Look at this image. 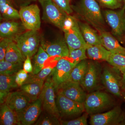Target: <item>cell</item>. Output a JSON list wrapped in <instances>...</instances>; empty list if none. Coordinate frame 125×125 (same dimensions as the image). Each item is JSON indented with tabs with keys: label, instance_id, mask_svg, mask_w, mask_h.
Segmentation results:
<instances>
[{
	"label": "cell",
	"instance_id": "1",
	"mask_svg": "<svg viewBox=\"0 0 125 125\" xmlns=\"http://www.w3.org/2000/svg\"><path fill=\"white\" fill-rule=\"evenodd\" d=\"M71 7L73 11L99 33L105 31L106 22L96 0H80Z\"/></svg>",
	"mask_w": 125,
	"mask_h": 125
},
{
	"label": "cell",
	"instance_id": "2",
	"mask_svg": "<svg viewBox=\"0 0 125 125\" xmlns=\"http://www.w3.org/2000/svg\"><path fill=\"white\" fill-rule=\"evenodd\" d=\"M114 101L108 94L98 91L87 94L83 103L85 112L89 115L102 113L113 106Z\"/></svg>",
	"mask_w": 125,
	"mask_h": 125
},
{
	"label": "cell",
	"instance_id": "3",
	"mask_svg": "<svg viewBox=\"0 0 125 125\" xmlns=\"http://www.w3.org/2000/svg\"><path fill=\"white\" fill-rule=\"evenodd\" d=\"M38 31L28 30L16 36L13 41L25 57L30 58L37 52L40 42Z\"/></svg>",
	"mask_w": 125,
	"mask_h": 125
},
{
	"label": "cell",
	"instance_id": "4",
	"mask_svg": "<svg viewBox=\"0 0 125 125\" xmlns=\"http://www.w3.org/2000/svg\"><path fill=\"white\" fill-rule=\"evenodd\" d=\"M56 101L60 118L74 119L85 112L83 104L71 100L61 94L57 93Z\"/></svg>",
	"mask_w": 125,
	"mask_h": 125
},
{
	"label": "cell",
	"instance_id": "5",
	"mask_svg": "<svg viewBox=\"0 0 125 125\" xmlns=\"http://www.w3.org/2000/svg\"><path fill=\"white\" fill-rule=\"evenodd\" d=\"M43 10L42 19L62 30L65 19L68 15L52 0H38Z\"/></svg>",
	"mask_w": 125,
	"mask_h": 125
},
{
	"label": "cell",
	"instance_id": "6",
	"mask_svg": "<svg viewBox=\"0 0 125 125\" xmlns=\"http://www.w3.org/2000/svg\"><path fill=\"white\" fill-rule=\"evenodd\" d=\"M92 125H125V113L120 106H116L105 113L90 115Z\"/></svg>",
	"mask_w": 125,
	"mask_h": 125
},
{
	"label": "cell",
	"instance_id": "7",
	"mask_svg": "<svg viewBox=\"0 0 125 125\" xmlns=\"http://www.w3.org/2000/svg\"><path fill=\"white\" fill-rule=\"evenodd\" d=\"M120 72L113 67H106L102 71L101 81L108 92L114 96L120 97L122 96L121 75Z\"/></svg>",
	"mask_w": 125,
	"mask_h": 125
},
{
	"label": "cell",
	"instance_id": "8",
	"mask_svg": "<svg viewBox=\"0 0 125 125\" xmlns=\"http://www.w3.org/2000/svg\"><path fill=\"white\" fill-rule=\"evenodd\" d=\"M67 57H63L57 61L49 76L54 84L55 91L61 85L69 80L72 70L76 64Z\"/></svg>",
	"mask_w": 125,
	"mask_h": 125
},
{
	"label": "cell",
	"instance_id": "9",
	"mask_svg": "<svg viewBox=\"0 0 125 125\" xmlns=\"http://www.w3.org/2000/svg\"><path fill=\"white\" fill-rule=\"evenodd\" d=\"M55 91L54 84L49 76L45 81L39 98L42 101V107L46 113L60 119L56 103Z\"/></svg>",
	"mask_w": 125,
	"mask_h": 125
},
{
	"label": "cell",
	"instance_id": "10",
	"mask_svg": "<svg viewBox=\"0 0 125 125\" xmlns=\"http://www.w3.org/2000/svg\"><path fill=\"white\" fill-rule=\"evenodd\" d=\"M103 15L105 22L111 29L113 35L117 38L123 36L125 32V5L116 11L105 10Z\"/></svg>",
	"mask_w": 125,
	"mask_h": 125
},
{
	"label": "cell",
	"instance_id": "11",
	"mask_svg": "<svg viewBox=\"0 0 125 125\" xmlns=\"http://www.w3.org/2000/svg\"><path fill=\"white\" fill-rule=\"evenodd\" d=\"M22 23L27 30L38 31L41 26L40 10L36 4L22 6L19 11Z\"/></svg>",
	"mask_w": 125,
	"mask_h": 125
},
{
	"label": "cell",
	"instance_id": "12",
	"mask_svg": "<svg viewBox=\"0 0 125 125\" xmlns=\"http://www.w3.org/2000/svg\"><path fill=\"white\" fill-rule=\"evenodd\" d=\"M56 91L57 93L82 104L84 103L87 94L80 83L70 80L62 84Z\"/></svg>",
	"mask_w": 125,
	"mask_h": 125
},
{
	"label": "cell",
	"instance_id": "13",
	"mask_svg": "<svg viewBox=\"0 0 125 125\" xmlns=\"http://www.w3.org/2000/svg\"><path fill=\"white\" fill-rule=\"evenodd\" d=\"M102 70L96 62H89L87 71L80 84L85 92H91L96 89L101 80Z\"/></svg>",
	"mask_w": 125,
	"mask_h": 125
},
{
	"label": "cell",
	"instance_id": "14",
	"mask_svg": "<svg viewBox=\"0 0 125 125\" xmlns=\"http://www.w3.org/2000/svg\"><path fill=\"white\" fill-rule=\"evenodd\" d=\"M40 44L50 57H57L58 60L63 57H68L69 50L65 38H60L50 42L42 39Z\"/></svg>",
	"mask_w": 125,
	"mask_h": 125
},
{
	"label": "cell",
	"instance_id": "15",
	"mask_svg": "<svg viewBox=\"0 0 125 125\" xmlns=\"http://www.w3.org/2000/svg\"><path fill=\"white\" fill-rule=\"evenodd\" d=\"M42 101L38 98L31 102L22 111L17 113L20 125H33L37 121L42 111Z\"/></svg>",
	"mask_w": 125,
	"mask_h": 125
},
{
	"label": "cell",
	"instance_id": "16",
	"mask_svg": "<svg viewBox=\"0 0 125 125\" xmlns=\"http://www.w3.org/2000/svg\"><path fill=\"white\" fill-rule=\"evenodd\" d=\"M64 33L65 39L69 51L81 48L87 49L90 46L84 39L77 20L71 29Z\"/></svg>",
	"mask_w": 125,
	"mask_h": 125
},
{
	"label": "cell",
	"instance_id": "17",
	"mask_svg": "<svg viewBox=\"0 0 125 125\" xmlns=\"http://www.w3.org/2000/svg\"><path fill=\"white\" fill-rule=\"evenodd\" d=\"M31 102L30 98L20 91L9 93L4 103L16 113H18L22 111Z\"/></svg>",
	"mask_w": 125,
	"mask_h": 125
},
{
	"label": "cell",
	"instance_id": "18",
	"mask_svg": "<svg viewBox=\"0 0 125 125\" xmlns=\"http://www.w3.org/2000/svg\"><path fill=\"white\" fill-rule=\"evenodd\" d=\"M99 34L102 45L108 51L113 54L125 55V47L120 44L113 34L105 31L100 33Z\"/></svg>",
	"mask_w": 125,
	"mask_h": 125
},
{
	"label": "cell",
	"instance_id": "19",
	"mask_svg": "<svg viewBox=\"0 0 125 125\" xmlns=\"http://www.w3.org/2000/svg\"><path fill=\"white\" fill-rule=\"evenodd\" d=\"M23 29H25L22 24L14 21H7L0 24V38H9L13 40L14 38L23 32Z\"/></svg>",
	"mask_w": 125,
	"mask_h": 125
},
{
	"label": "cell",
	"instance_id": "20",
	"mask_svg": "<svg viewBox=\"0 0 125 125\" xmlns=\"http://www.w3.org/2000/svg\"><path fill=\"white\" fill-rule=\"evenodd\" d=\"M15 75H0V103L2 104L5 102L7 95L11 90L19 87L16 83Z\"/></svg>",
	"mask_w": 125,
	"mask_h": 125
},
{
	"label": "cell",
	"instance_id": "21",
	"mask_svg": "<svg viewBox=\"0 0 125 125\" xmlns=\"http://www.w3.org/2000/svg\"><path fill=\"white\" fill-rule=\"evenodd\" d=\"M80 29L85 42L90 46L101 44L100 34L87 23L78 22Z\"/></svg>",
	"mask_w": 125,
	"mask_h": 125
},
{
	"label": "cell",
	"instance_id": "22",
	"mask_svg": "<svg viewBox=\"0 0 125 125\" xmlns=\"http://www.w3.org/2000/svg\"><path fill=\"white\" fill-rule=\"evenodd\" d=\"M0 125H20L17 113L10 109L5 103L1 104Z\"/></svg>",
	"mask_w": 125,
	"mask_h": 125
},
{
	"label": "cell",
	"instance_id": "23",
	"mask_svg": "<svg viewBox=\"0 0 125 125\" xmlns=\"http://www.w3.org/2000/svg\"><path fill=\"white\" fill-rule=\"evenodd\" d=\"M0 11L2 18L5 20L20 19L19 11L14 7L12 0H0Z\"/></svg>",
	"mask_w": 125,
	"mask_h": 125
},
{
	"label": "cell",
	"instance_id": "24",
	"mask_svg": "<svg viewBox=\"0 0 125 125\" xmlns=\"http://www.w3.org/2000/svg\"><path fill=\"white\" fill-rule=\"evenodd\" d=\"M87 57L94 60L107 61L112 53L103 45L89 46L86 49Z\"/></svg>",
	"mask_w": 125,
	"mask_h": 125
},
{
	"label": "cell",
	"instance_id": "25",
	"mask_svg": "<svg viewBox=\"0 0 125 125\" xmlns=\"http://www.w3.org/2000/svg\"><path fill=\"white\" fill-rule=\"evenodd\" d=\"M26 57L23 55L15 42L13 40L9 44L5 56V60L14 63H23Z\"/></svg>",
	"mask_w": 125,
	"mask_h": 125
},
{
	"label": "cell",
	"instance_id": "26",
	"mask_svg": "<svg viewBox=\"0 0 125 125\" xmlns=\"http://www.w3.org/2000/svg\"><path fill=\"white\" fill-rule=\"evenodd\" d=\"M43 85L38 83H25L20 86V91L25 94L32 102L39 98Z\"/></svg>",
	"mask_w": 125,
	"mask_h": 125
},
{
	"label": "cell",
	"instance_id": "27",
	"mask_svg": "<svg viewBox=\"0 0 125 125\" xmlns=\"http://www.w3.org/2000/svg\"><path fill=\"white\" fill-rule=\"evenodd\" d=\"M89 62L87 59L78 62L72 70L69 80L81 83L87 71Z\"/></svg>",
	"mask_w": 125,
	"mask_h": 125
},
{
	"label": "cell",
	"instance_id": "28",
	"mask_svg": "<svg viewBox=\"0 0 125 125\" xmlns=\"http://www.w3.org/2000/svg\"><path fill=\"white\" fill-rule=\"evenodd\" d=\"M49 57L42 46H39L37 52L34 56L33 70L31 73L35 74L40 72L44 68V63Z\"/></svg>",
	"mask_w": 125,
	"mask_h": 125
},
{
	"label": "cell",
	"instance_id": "29",
	"mask_svg": "<svg viewBox=\"0 0 125 125\" xmlns=\"http://www.w3.org/2000/svg\"><path fill=\"white\" fill-rule=\"evenodd\" d=\"M54 67L51 66L43 68L37 74H34L30 73L25 83H38L44 84L47 78L50 75ZM23 83V84H24Z\"/></svg>",
	"mask_w": 125,
	"mask_h": 125
},
{
	"label": "cell",
	"instance_id": "30",
	"mask_svg": "<svg viewBox=\"0 0 125 125\" xmlns=\"http://www.w3.org/2000/svg\"><path fill=\"white\" fill-rule=\"evenodd\" d=\"M23 63H14L4 60L0 61V74L15 75L22 69Z\"/></svg>",
	"mask_w": 125,
	"mask_h": 125
},
{
	"label": "cell",
	"instance_id": "31",
	"mask_svg": "<svg viewBox=\"0 0 125 125\" xmlns=\"http://www.w3.org/2000/svg\"><path fill=\"white\" fill-rule=\"evenodd\" d=\"M107 62L121 73L125 71V55L112 53Z\"/></svg>",
	"mask_w": 125,
	"mask_h": 125
},
{
	"label": "cell",
	"instance_id": "32",
	"mask_svg": "<svg viewBox=\"0 0 125 125\" xmlns=\"http://www.w3.org/2000/svg\"><path fill=\"white\" fill-rule=\"evenodd\" d=\"M86 49L85 48H81L69 51L68 57L73 62L77 64L88 58L86 55Z\"/></svg>",
	"mask_w": 125,
	"mask_h": 125
},
{
	"label": "cell",
	"instance_id": "33",
	"mask_svg": "<svg viewBox=\"0 0 125 125\" xmlns=\"http://www.w3.org/2000/svg\"><path fill=\"white\" fill-rule=\"evenodd\" d=\"M60 119L56 117L47 113L39 117L35 123L36 125H61Z\"/></svg>",
	"mask_w": 125,
	"mask_h": 125
},
{
	"label": "cell",
	"instance_id": "34",
	"mask_svg": "<svg viewBox=\"0 0 125 125\" xmlns=\"http://www.w3.org/2000/svg\"><path fill=\"white\" fill-rule=\"evenodd\" d=\"M100 6L109 10H114L123 7L122 0H96Z\"/></svg>",
	"mask_w": 125,
	"mask_h": 125
},
{
	"label": "cell",
	"instance_id": "35",
	"mask_svg": "<svg viewBox=\"0 0 125 125\" xmlns=\"http://www.w3.org/2000/svg\"><path fill=\"white\" fill-rule=\"evenodd\" d=\"M89 114L85 112L80 116L70 120L61 121V125H87V119Z\"/></svg>",
	"mask_w": 125,
	"mask_h": 125
},
{
	"label": "cell",
	"instance_id": "36",
	"mask_svg": "<svg viewBox=\"0 0 125 125\" xmlns=\"http://www.w3.org/2000/svg\"><path fill=\"white\" fill-rule=\"evenodd\" d=\"M0 42V61L4 60L5 56L9 44L13 40L11 39L4 38L1 39Z\"/></svg>",
	"mask_w": 125,
	"mask_h": 125
},
{
	"label": "cell",
	"instance_id": "37",
	"mask_svg": "<svg viewBox=\"0 0 125 125\" xmlns=\"http://www.w3.org/2000/svg\"><path fill=\"white\" fill-rule=\"evenodd\" d=\"M59 7L62 8L68 14L70 15L73 10L70 5V0H52Z\"/></svg>",
	"mask_w": 125,
	"mask_h": 125
},
{
	"label": "cell",
	"instance_id": "38",
	"mask_svg": "<svg viewBox=\"0 0 125 125\" xmlns=\"http://www.w3.org/2000/svg\"><path fill=\"white\" fill-rule=\"evenodd\" d=\"M29 76L28 73L23 69H21L16 74L15 81L18 86H20L22 85L27 80Z\"/></svg>",
	"mask_w": 125,
	"mask_h": 125
},
{
	"label": "cell",
	"instance_id": "39",
	"mask_svg": "<svg viewBox=\"0 0 125 125\" xmlns=\"http://www.w3.org/2000/svg\"><path fill=\"white\" fill-rule=\"evenodd\" d=\"M76 20L73 16L68 15L63 22L62 30L64 32L71 28L74 26Z\"/></svg>",
	"mask_w": 125,
	"mask_h": 125
},
{
	"label": "cell",
	"instance_id": "40",
	"mask_svg": "<svg viewBox=\"0 0 125 125\" xmlns=\"http://www.w3.org/2000/svg\"><path fill=\"white\" fill-rule=\"evenodd\" d=\"M23 69L28 73H32L33 70V65L31 62V58L27 56L23 64Z\"/></svg>",
	"mask_w": 125,
	"mask_h": 125
},
{
	"label": "cell",
	"instance_id": "41",
	"mask_svg": "<svg viewBox=\"0 0 125 125\" xmlns=\"http://www.w3.org/2000/svg\"><path fill=\"white\" fill-rule=\"evenodd\" d=\"M121 85L122 89L125 91V71L121 73Z\"/></svg>",
	"mask_w": 125,
	"mask_h": 125
},
{
	"label": "cell",
	"instance_id": "42",
	"mask_svg": "<svg viewBox=\"0 0 125 125\" xmlns=\"http://www.w3.org/2000/svg\"><path fill=\"white\" fill-rule=\"evenodd\" d=\"M19 0L21 1V2H23V6H24L28 5L30 2L33 1H35L36 0Z\"/></svg>",
	"mask_w": 125,
	"mask_h": 125
},
{
	"label": "cell",
	"instance_id": "43",
	"mask_svg": "<svg viewBox=\"0 0 125 125\" xmlns=\"http://www.w3.org/2000/svg\"><path fill=\"white\" fill-rule=\"evenodd\" d=\"M122 1H123L124 4L125 5V0H122Z\"/></svg>",
	"mask_w": 125,
	"mask_h": 125
},
{
	"label": "cell",
	"instance_id": "44",
	"mask_svg": "<svg viewBox=\"0 0 125 125\" xmlns=\"http://www.w3.org/2000/svg\"><path fill=\"white\" fill-rule=\"evenodd\" d=\"M124 99H125V94H124Z\"/></svg>",
	"mask_w": 125,
	"mask_h": 125
}]
</instances>
